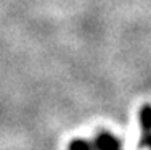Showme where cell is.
<instances>
[{
    "label": "cell",
    "instance_id": "1",
    "mask_svg": "<svg viewBox=\"0 0 151 150\" xmlns=\"http://www.w3.org/2000/svg\"><path fill=\"white\" fill-rule=\"evenodd\" d=\"M95 150H122V144L117 137H114L109 131H100L93 139Z\"/></svg>",
    "mask_w": 151,
    "mask_h": 150
},
{
    "label": "cell",
    "instance_id": "2",
    "mask_svg": "<svg viewBox=\"0 0 151 150\" xmlns=\"http://www.w3.org/2000/svg\"><path fill=\"white\" fill-rule=\"evenodd\" d=\"M140 126H142V133L148 134L151 133V105H143L140 108Z\"/></svg>",
    "mask_w": 151,
    "mask_h": 150
},
{
    "label": "cell",
    "instance_id": "3",
    "mask_svg": "<svg viewBox=\"0 0 151 150\" xmlns=\"http://www.w3.org/2000/svg\"><path fill=\"white\" fill-rule=\"evenodd\" d=\"M68 150H95V145L90 141H85V139H74L69 142Z\"/></svg>",
    "mask_w": 151,
    "mask_h": 150
},
{
    "label": "cell",
    "instance_id": "4",
    "mask_svg": "<svg viewBox=\"0 0 151 150\" xmlns=\"http://www.w3.org/2000/svg\"><path fill=\"white\" fill-rule=\"evenodd\" d=\"M138 147H140V149H143V147L151 149V133L142 134V139H140V142H138Z\"/></svg>",
    "mask_w": 151,
    "mask_h": 150
}]
</instances>
